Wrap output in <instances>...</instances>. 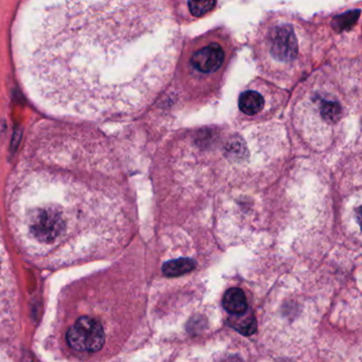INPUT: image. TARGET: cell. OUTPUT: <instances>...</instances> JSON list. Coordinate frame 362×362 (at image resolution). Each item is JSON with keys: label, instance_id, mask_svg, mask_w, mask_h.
Returning a JSON list of instances; mask_svg holds the SVG:
<instances>
[{"label": "cell", "instance_id": "9", "mask_svg": "<svg viewBox=\"0 0 362 362\" xmlns=\"http://www.w3.org/2000/svg\"><path fill=\"white\" fill-rule=\"evenodd\" d=\"M228 324L245 337L254 335L257 330L256 317L249 309L243 315H230L228 319Z\"/></svg>", "mask_w": 362, "mask_h": 362}, {"label": "cell", "instance_id": "12", "mask_svg": "<svg viewBox=\"0 0 362 362\" xmlns=\"http://www.w3.org/2000/svg\"><path fill=\"white\" fill-rule=\"evenodd\" d=\"M359 14V10H356V11H350V12L339 15L333 21V26L337 30H346V29L350 28V27L355 25Z\"/></svg>", "mask_w": 362, "mask_h": 362}, {"label": "cell", "instance_id": "14", "mask_svg": "<svg viewBox=\"0 0 362 362\" xmlns=\"http://www.w3.org/2000/svg\"><path fill=\"white\" fill-rule=\"evenodd\" d=\"M219 362H243V360L238 357V356L230 355Z\"/></svg>", "mask_w": 362, "mask_h": 362}, {"label": "cell", "instance_id": "2", "mask_svg": "<svg viewBox=\"0 0 362 362\" xmlns=\"http://www.w3.org/2000/svg\"><path fill=\"white\" fill-rule=\"evenodd\" d=\"M5 200L17 245L46 261H69L108 247L125 217L108 145L80 128L36 129L10 176Z\"/></svg>", "mask_w": 362, "mask_h": 362}, {"label": "cell", "instance_id": "11", "mask_svg": "<svg viewBox=\"0 0 362 362\" xmlns=\"http://www.w3.org/2000/svg\"><path fill=\"white\" fill-rule=\"evenodd\" d=\"M195 266L197 261L193 258L174 259L162 265V273L168 278H176L191 272Z\"/></svg>", "mask_w": 362, "mask_h": 362}, {"label": "cell", "instance_id": "4", "mask_svg": "<svg viewBox=\"0 0 362 362\" xmlns=\"http://www.w3.org/2000/svg\"><path fill=\"white\" fill-rule=\"evenodd\" d=\"M268 42L271 56L282 63L293 61L299 54V42L289 25L273 27L269 32Z\"/></svg>", "mask_w": 362, "mask_h": 362}, {"label": "cell", "instance_id": "7", "mask_svg": "<svg viewBox=\"0 0 362 362\" xmlns=\"http://www.w3.org/2000/svg\"><path fill=\"white\" fill-rule=\"evenodd\" d=\"M222 305L230 315H243L249 309L245 292L240 288H230L224 293Z\"/></svg>", "mask_w": 362, "mask_h": 362}, {"label": "cell", "instance_id": "6", "mask_svg": "<svg viewBox=\"0 0 362 362\" xmlns=\"http://www.w3.org/2000/svg\"><path fill=\"white\" fill-rule=\"evenodd\" d=\"M224 58V48L216 43H212L193 52L191 64L199 73H213L221 67Z\"/></svg>", "mask_w": 362, "mask_h": 362}, {"label": "cell", "instance_id": "5", "mask_svg": "<svg viewBox=\"0 0 362 362\" xmlns=\"http://www.w3.org/2000/svg\"><path fill=\"white\" fill-rule=\"evenodd\" d=\"M9 311L12 315L15 311L14 284L0 237V319L3 320V315H9Z\"/></svg>", "mask_w": 362, "mask_h": 362}, {"label": "cell", "instance_id": "8", "mask_svg": "<svg viewBox=\"0 0 362 362\" xmlns=\"http://www.w3.org/2000/svg\"><path fill=\"white\" fill-rule=\"evenodd\" d=\"M317 108L320 112L321 119L326 125H336L343 115V108L338 100L330 98H321L317 101Z\"/></svg>", "mask_w": 362, "mask_h": 362}, {"label": "cell", "instance_id": "10", "mask_svg": "<svg viewBox=\"0 0 362 362\" xmlns=\"http://www.w3.org/2000/svg\"><path fill=\"white\" fill-rule=\"evenodd\" d=\"M238 106L240 111L245 115H256L265 106V99L256 90H247L240 95Z\"/></svg>", "mask_w": 362, "mask_h": 362}, {"label": "cell", "instance_id": "1", "mask_svg": "<svg viewBox=\"0 0 362 362\" xmlns=\"http://www.w3.org/2000/svg\"><path fill=\"white\" fill-rule=\"evenodd\" d=\"M148 19L121 1H34L15 27L17 73L33 104L50 115L98 121L138 104L139 58Z\"/></svg>", "mask_w": 362, "mask_h": 362}, {"label": "cell", "instance_id": "13", "mask_svg": "<svg viewBox=\"0 0 362 362\" xmlns=\"http://www.w3.org/2000/svg\"><path fill=\"white\" fill-rule=\"evenodd\" d=\"M216 3V1H189V7L193 16L200 17L210 12Z\"/></svg>", "mask_w": 362, "mask_h": 362}, {"label": "cell", "instance_id": "3", "mask_svg": "<svg viewBox=\"0 0 362 362\" xmlns=\"http://www.w3.org/2000/svg\"><path fill=\"white\" fill-rule=\"evenodd\" d=\"M66 339L73 350L95 353L104 348L106 334L98 320L92 317H81L69 327Z\"/></svg>", "mask_w": 362, "mask_h": 362}]
</instances>
